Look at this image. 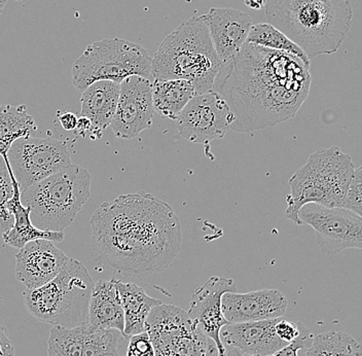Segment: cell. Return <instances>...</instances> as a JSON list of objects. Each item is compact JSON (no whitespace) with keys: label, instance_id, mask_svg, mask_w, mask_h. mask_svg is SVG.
Returning a JSON list of instances; mask_svg holds the SVG:
<instances>
[{"label":"cell","instance_id":"f1b7e54d","mask_svg":"<svg viewBox=\"0 0 362 356\" xmlns=\"http://www.w3.org/2000/svg\"><path fill=\"white\" fill-rule=\"evenodd\" d=\"M344 208H347L362 217V166L355 168Z\"/></svg>","mask_w":362,"mask_h":356},{"label":"cell","instance_id":"8992f818","mask_svg":"<svg viewBox=\"0 0 362 356\" xmlns=\"http://www.w3.org/2000/svg\"><path fill=\"white\" fill-rule=\"evenodd\" d=\"M90 181L88 170L71 164L23 192L31 223L40 230L63 232L89 200Z\"/></svg>","mask_w":362,"mask_h":356},{"label":"cell","instance_id":"5bb4252c","mask_svg":"<svg viewBox=\"0 0 362 356\" xmlns=\"http://www.w3.org/2000/svg\"><path fill=\"white\" fill-rule=\"evenodd\" d=\"M153 104L148 79L133 76L119 84L117 110L110 127L115 137L131 140L153 125Z\"/></svg>","mask_w":362,"mask_h":356},{"label":"cell","instance_id":"4316f807","mask_svg":"<svg viewBox=\"0 0 362 356\" xmlns=\"http://www.w3.org/2000/svg\"><path fill=\"white\" fill-rule=\"evenodd\" d=\"M246 42L291 54L302 59L305 64L310 65L309 58L305 56L303 50L270 23L252 25Z\"/></svg>","mask_w":362,"mask_h":356},{"label":"cell","instance_id":"4dcf8cb0","mask_svg":"<svg viewBox=\"0 0 362 356\" xmlns=\"http://www.w3.org/2000/svg\"><path fill=\"white\" fill-rule=\"evenodd\" d=\"M126 356H156L155 348L146 332L131 335Z\"/></svg>","mask_w":362,"mask_h":356},{"label":"cell","instance_id":"ffe728a7","mask_svg":"<svg viewBox=\"0 0 362 356\" xmlns=\"http://www.w3.org/2000/svg\"><path fill=\"white\" fill-rule=\"evenodd\" d=\"M81 95V117L92 122V136L100 138L112 124L119 96V84L112 81L93 83Z\"/></svg>","mask_w":362,"mask_h":356},{"label":"cell","instance_id":"f546056e","mask_svg":"<svg viewBox=\"0 0 362 356\" xmlns=\"http://www.w3.org/2000/svg\"><path fill=\"white\" fill-rule=\"evenodd\" d=\"M275 331L278 337L288 345L307 332L308 328L303 323H293L280 317L279 321L276 323Z\"/></svg>","mask_w":362,"mask_h":356},{"label":"cell","instance_id":"cb8c5ba5","mask_svg":"<svg viewBox=\"0 0 362 356\" xmlns=\"http://www.w3.org/2000/svg\"><path fill=\"white\" fill-rule=\"evenodd\" d=\"M151 93L155 112L172 121L177 120L197 95L194 85L185 79H155L151 83Z\"/></svg>","mask_w":362,"mask_h":356},{"label":"cell","instance_id":"d4e9b609","mask_svg":"<svg viewBox=\"0 0 362 356\" xmlns=\"http://www.w3.org/2000/svg\"><path fill=\"white\" fill-rule=\"evenodd\" d=\"M35 122L25 105H0V155H8L16 140L28 137L35 130Z\"/></svg>","mask_w":362,"mask_h":356},{"label":"cell","instance_id":"9a60e30c","mask_svg":"<svg viewBox=\"0 0 362 356\" xmlns=\"http://www.w3.org/2000/svg\"><path fill=\"white\" fill-rule=\"evenodd\" d=\"M226 292H237L233 279L212 276L202 287L194 290L187 311L194 328L216 347V356H226V348L221 340V330L228 323L223 316L221 298Z\"/></svg>","mask_w":362,"mask_h":356},{"label":"cell","instance_id":"e575fe53","mask_svg":"<svg viewBox=\"0 0 362 356\" xmlns=\"http://www.w3.org/2000/svg\"><path fill=\"white\" fill-rule=\"evenodd\" d=\"M245 4L249 8L252 10L260 11L264 8L266 6V0H245Z\"/></svg>","mask_w":362,"mask_h":356},{"label":"cell","instance_id":"2e32d148","mask_svg":"<svg viewBox=\"0 0 362 356\" xmlns=\"http://www.w3.org/2000/svg\"><path fill=\"white\" fill-rule=\"evenodd\" d=\"M69 258L49 240L28 242L16 255V277L34 289L55 279L66 266Z\"/></svg>","mask_w":362,"mask_h":356},{"label":"cell","instance_id":"7a4b0ae2","mask_svg":"<svg viewBox=\"0 0 362 356\" xmlns=\"http://www.w3.org/2000/svg\"><path fill=\"white\" fill-rule=\"evenodd\" d=\"M309 69L298 57L245 42L214 81L235 115L230 130L253 132L296 117L309 95Z\"/></svg>","mask_w":362,"mask_h":356},{"label":"cell","instance_id":"277c9868","mask_svg":"<svg viewBox=\"0 0 362 356\" xmlns=\"http://www.w3.org/2000/svg\"><path fill=\"white\" fill-rule=\"evenodd\" d=\"M223 67L203 16H194L163 40L151 58V76L191 81L199 95L214 91Z\"/></svg>","mask_w":362,"mask_h":356},{"label":"cell","instance_id":"1f68e13d","mask_svg":"<svg viewBox=\"0 0 362 356\" xmlns=\"http://www.w3.org/2000/svg\"><path fill=\"white\" fill-rule=\"evenodd\" d=\"M0 356H15V348L6 328L0 326Z\"/></svg>","mask_w":362,"mask_h":356},{"label":"cell","instance_id":"8d00e7d4","mask_svg":"<svg viewBox=\"0 0 362 356\" xmlns=\"http://www.w3.org/2000/svg\"><path fill=\"white\" fill-rule=\"evenodd\" d=\"M6 0H0V13L4 11V6H6Z\"/></svg>","mask_w":362,"mask_h":356},{"label":"cell","instance_id":"d6986e66","mask_svg":"<svg viewBox=\"0 0 362 356\" xmlns=\"http://www.w3.org/2000/svg\"><path fill=\"white\" fill-rule=\"evenodd\" d=\"M203 18L217 55L223 63L230 60L245 44L252 20L247 13L230 8H211Z\"/></svg>","mask_w":362,"mask_h":356},{"label":"cell","instance_id":"d590c367","mask_svg":"<svg viewBox=\"0 0 362 356\" xmlns=\"http://www.w3.org/2000/svg\"><path fill=\"white\" fill-rule=\"evenodd\" d=\"M226 356H244L242 355H240L238 351L234 350V349L230 348H226ZM269 356H279L277 355V352L275 353V355H269Z\"/></svg>","mask_w":362,"mask_h":356},{"label":"cell","instance_id":"3957f363","mask_svg":"<svg viewBox=\"0 0 362 356\" xmlns=\"http://www.w3.org/2000/svg\"><path fill=\"white\" fill-rule=\"evenodd\" d=\"M267 20L311 59L337 53L349 33L351 0H266Z\"/></svg>","mask_w":362,"mask_h":356},{"label":"cell","instance_id":"52a82bcc","mask_svg":"<svg viewBox=\"0 0 362 356\" xmlns=\"http://www.w3.org/2000/svg\"><path fill=\"white\" fill-rule=\"evenodd\" d=\"M95 283L83 263L69 258L53 280L24 292L25 305L33 316L58 328L88 323L90 294Z\"/></svg>","mask_w":362,"mask_h":356},{"label":"cell","instance_id":"83f0119b","mask_svg":"<svg viewBox=\"0 0 362 356\" xmlns=\"http://www.w3.org/2000/svg\"><path fill=\"white\" fill-rule=\"evenodd\" d=\"M13 179L10 164L6 156L0 155V232H8L13 226V215L10 209V201L13 199Z\"/></svg>","mask_w":362,"mask_h":356},{"label":"cell","instance_id":"484cf974","mask_svg":"<svg viewBox=\"0 0 362 356\" xmlns=\"http://www.w3.org/2000/svg\"><path fill=\"white\" fill-rule=\"evenodd\" d=\"M305 356H362V346L346 333H323L312 338Z\"/></svg>","mask_w":362,"mask_h":356},{"label":"cell","instance_id":"603a6c76","mask_svg":"<svg viewBox=\"0 0 362 356\" xmlns=\"http://www.w3.org/2000/svg\"><path fill=\"white\" fill-rule=\"evenodd\" d=\"M119 290L124 313V334L131 335L146 332V323L151 310L160 305L162 302L151 298L146 290L132 282H123L112 279Z\"/></svg>","mask_w":362,"mask_h":356},{"label":"cell","instance_id":"ac0fdd59","mask_svg":"<svg viewBox=\"0 0 362 356\" xmlns=\"http://www.w3.org/2000/svg\"><path fill=\"white\" fill-rule=\"evenodd\" d=\"M278 318L250 323H228L221 330V343L244 356H269L281 350L286 343L276 334Z\"/></svg>","mask_w":362,"mask_h":356},{"label":"cell","instance_id":"9c48e42d","mask_svg":"<svg viewBox=\"0 0 362 356\" xmlns=\"http://www.w3.org/2000/svg\"><path fill=\"white\" fill-rule=\"evenodd\" d=\"M146 328L156 356H209L216 348L194 328L187 312L176 306L162 303L153 308Z\"/></svg>","mask_w":362,"mask_h":356},{"label":"cell","instance_id":"ba28073f","mask_svg":"<svg viewBox=\"0 0 362 356\" xmlns=\"http://www.w3.org/2000/svg\"><path fill=\"white\" fill-rule=\"evenodd\" d=\"M151 76V57L144 47L121 38L89 45L72 65V84L79 92L98 81L121 84L129 76Z\"/></svg>","mask_w":362,"mask_h":356},{"label":"cell","instance_id":"e0dca14e","mask_svg":"<svg viewBox=\"0 0 362 356\" xmlns=\"http://www.w3.org/2000/svg\"><path fill=\"white\" fill-rule=\"evenodd\" d=\"M221 308L228 323L268 321L284 315L287 299L277 289H259L246 294L226 292L221 298Z\"/></svg>","mask_w":362,"mask_h":356},{"label":"cell","instance_id":"44dd1931","mask_svg":"<svg viewBox=\"0 0 362 356\" xmlns=\"http://www.w3.org/2000/svg\"><path fill=\"white\" fill-rule=\"evenodd\" d=\"M88 323L94 328L124 333L123 304L112 279L95 283L90 294Z\"/></svg>","mask_w":362,"mask_h":356},{"label":"cell","instance_id":"d6a6232c","mask_svg":"<svg viewBox=\"0 0 362 356\" xmlns=\"http://www.w3.org/2000/svg\"><path fill=\"white\" fill-rule=\"evenodd\" d=\"M59 121H60L61 126L63 127L64 130L74 131L76 130V125H78V117L74 113H65L60 115Z\"/></svg>","mask_w":362,"mask_h":356},{"label":"cell","instance_id":"74e56055","mask_svg":"<svg viewBox=\"0 0 362 356\" xmlns=\"http://www.w3.org/2000/svg\"><path fill=\"white\" fill-rule=\"evenodd\" d=\"M15 1H21V0H15Z\"/></svg>","mask_w":362,"mask_h":356},{"label":"cell","instance_id":"8fae6325","mask_svg":"<svg viewBox=\"0 0 362 356\" xmlns=\"http://www.w3.org/2000/svg\"><path fill=\"white\" fill-rule=\"evenodd\" d=\"M303 224L313 228L319 248L328 255L362 249V217L347 208L305 204L298 212V226Z\"/></svg>","mask_w":362,"mask_h":356},{"label":"cell","instance_id":"5b68a950","mask_svg":"<svg viewBox=\"0 0 362 356\" xmlns=\"http://www.w3.org/2000/svg\"><path fill=\"white\" fill-rule=\"evenodd\" d=\"M354 171L352 158L338 147L317 149L289 179L286 219L298 224V212L309 203L344 207Z\"/></svg>","mask_w":362,"mask_h":356},{"label":"cell","instance_id":"30bf717a","mask_svg":"<svg viewBox=\"0 0 362 356\" xmlns=\"http://www.w3.org/2000/svg\"><path fill=\"white\" fill-rule=\"evenodd\" d=\"M6 158L21 194L72 164L66 142L53 138H20L11 145Z\"/></svg>","mask_w":362,"mask_h":356},{"label":"cell","instance_id":"7402d4cb","mask_svg":"<svg viewBox=\"0 0 362 356\" xmlns=\"http://www.w3.org/2000/svg\"><path fill=\"white\" fill-rule=\"evenodd\" d=\"M10 171L11 179H13V189H15L13 199L10 201V209L13 215V226L11 230L2 234L4 241L10 246L19 249L28 242L37 239L49 240L54 243L62 242L64 240V233L40 230L31 223V208L29 206L23 205L19 185L16 180L11 167Z\"/></svg>","mask_w":362,"mask_h":356},{"label":"cell","instance_id":"836d02e7","mask_svg":"<svg viewBox=\"0 0 362 356\" xmlns=\"http://www.w3.org/2000/svg\"><path fill=\"white\" fill-rule=\"evenodd\" d=\"M92 122L88 117H79L78 125H76V135L81 136V137H86L88 132H92Z\"/></svg>","mask_w":362,"mask_h":356},{"label":"cell","instance_id":"6da1fadb","mask_svg":"<svg viewBox=\"0 0 362 356\" xmlns=\"http://www.w3.org/2000/svg\"><path fill=\"white\" fill-rule=\"evenodd\" d=\"M90 223L95 260L119 275L146 277L166 271L181 249L180 222L173 208L144 190L104 202Z\"/></svg>","mask_w":362,"mask_h":356},{"label":"cell","instance_id":"4fadbf2b","mask_svg":"<svg viewBox=\"0 0 362 356\" xmlns=\"http://www.w3.org/2000/svg\"><path fill=\"white\" fill-rule=\"evenodd\" d=\"M130 337L117 330L89 323L72 328L53 326L47 340V356H126Z\"/></svg>","mask_w":362,"mask_h":356},{"label":"cell","instance_id":"7c38bea8","mask_svg":"<svg viewBox=\"0 0 362 356\" xmlns=\"http://www.w3.org/2000/svg\"><path fill=\"white\" fill-rule=\"evenodd\" d=\"M234 121V113L225 99L210 91L196 95L178 115L176 125L183 139L207 145L225 137Z\"/></svg>","mask_w":362,"mask_h":356}]
</instances>
